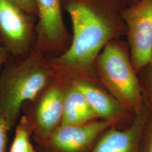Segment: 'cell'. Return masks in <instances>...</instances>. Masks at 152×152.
I'll return each instance as SVG.
<instances>
[{"mask_svg": "<svg viewBox=\"0 0 152 152\" xmlns=\"http://www.w3.org/2000/svg\"><path fill=\"white\" fill-rule=\"evenodd\" d=\"M31 136V128L26 118L22 115L17 123L16 133L11 144L10 152H28L32 144L30 140Z\"/></svg>", "mask_w": 152, "mask_h": 152, "instance_id": "cell-12", "label": "cell"}, {"mask_svg": "<svg viewBox=\"0 0 152 152\" xmlns=\"http://www.w3.org/2000/svg\"><path fill=\"white\" fill-rule=\"evenodd\" d=\"M149 102L134 114L130 125L123 129L110 127L99 136L91 152H140L142 133L151 114Z\"/></svg>", "mask_w": 152, "mask_h": 152, "instance_id": "cell-7", "label": "cell"}, {"mask_svg": "<svg viewBox=\"0 0 152 152\" xmlns=\"http://www.w3.org/2000/svg\"><path fill=\"white\" fill-rule=\"evenodd\" d=\"M7 60V50L0 46V70Z\"/></svg>", "mask_w": 152, "mask_h": 152, "instance_id": "cell-17", "label": "cell"}, {"mask_svg": "<svg viewBox=\"0 0 152 152\" xmlns=\"http://www.w3.org/2000/svg\"><path fill=\"white\" fill-rule=\"evenodd\" d=\"M66 10L73 28L69 47L49 61L55 74L68 83L82 80L101 84L96 60L109 42L126 35L125 8L116 0H67Z\"/></svg>", "mask_w": 152, "mask_h": 152, "instance_id": "cell-1", "label": "cell"}, {"mask_svg": "<svg viewBox=\"0 0 152 152\" xmlns=\"http://www.w3.org/2000/svg\"><path fill=\"white\" fill-rule=\"evenodd\" d=\"M70 83L83 93L98 119L107 121L112 127H118V124L129 113L101 85L82 80Z\"/></svg>", "mask_w": 152, "mask_h": 152, "instance_id": "cell-9", "label": "cell"}, {"mask_svg": "<svg viewBox=\"0 0 152 152\" xmlns=\"http://www.w3.org/2000/svg\"><path fill=\"white\" fill-rule=\"evenodd\" d=\"M116 1H118L123 6H124L125 7H127L137 2L139 0H116Z\"/></svg>", "mask_w": 152, "mask_h": 152, "instance_id": "cell-18", "label": "cell"}, {"mask_svg": "<svg viewBox=\"0 0 152 152\" xmlns=\"http://www.w3.org/2000/svg\"><path fill=\"white\" fill-rule=\"evenodd\" d=\"M28 152H37V151H36V149L33 147V146L31 144V146L30 147L29 150H28Z\"/></svg>", "mask_w": 152, "mask_h": 152, "instance_id": "cell-19", "label": "cell"}, {"mask_svg": "<svg viewBox=\"0 0 152 152\" xmlns=\"http://www.w3.org/2000/svg\"><path fill=\"white\" fill-rule=\"evenodd\" d=\"M122 17L131 62L138 74L152 58V0H139L125 7Z\"/></svg>", "mask_w": 152, "mask_h": 152, "instance_id": "cell-4", "label": "cell"}, {"mask_svg": "<svg viewBox=\"0 0 152 152\" xmlns=\"http://www.w3.org/2000/svg\"><path fill=\"white\" fill-rule=\"evenodd\" d=\"M140 152H152V112L144 126L140 142Z\"/></svg>", "mask_w": 152, "mask_h": 152, "instance_id": "cell-13", "label": "cell"}, {"mask_svg": "<svg viewBox=\"0 0 152 152\" xmlns=\"http://www.w3.org/2000/svg\"><path fill=\"white\" fill-rule=\"evenodd\" d=\"M14 1L27 14H35L37 12L35 0H14Z\"/></svg>", "mask_w": 152, "mask_h": 152, "instance_id": "cell-15", "label": "cell"}, {"mask_svg": "<svg viewBox=\"0 0 152 152\" xmlns=\"http://www.w3.org/2000/svg\"><path fill=\"white\" fill-rule=\"evenodd\" d=\"M8 132L9 130L5 123L0 118V152H7Z\"/></svg>", "mask_w": 152, "mask_h": 152, "instance_id": "cell-14", "label": "cell"}, {"mask_svg": "<svg viewBox=\"0 0 152 152\" xmlns=\"http://www.w3.org/2000/svg\"><path fill=\"white\" fill-rule=\"evenodd\" d=\"M147 78L146 83V87H147V93L149 97L150 102L152 104V58L151 61L147 67Z\"/></svg>", "mask_w": 152, "mask_h": 152, "instance_id": "cell-16", "label": "cell"}, {"mask_svg": "<svg viewBox=\"0 0 152 152\" xmlns=\"http://www.w3.org/2000/svg\"><path fill=\"white\" fill-rule=\"evenodd\" d=\"M0 33L9 52L20 56L29 48L32 25L27 13L14 0H0Z\"/></svg>", "mask_w": 152, "mask_h": 152, "instance_id": "cell-8", "label": "cell"}, {"mask_svg": "<svg viewBox=\"0 0 152 152\" xmlns=\"http://www.w3.org/2000/svg\"><path fill=\"white\" fill-rule=\"evenodd\" d=\"M112 127L107 121L96 120L80 125H60L46 137L35 142L37 152H91L95 142Z\"/></svg>", "mask_w": 152, "mask_h": 152, "instance_id": "cell-6", "label": "cell"}, {"mask_svg": "<svg viewBox=\"0 0 152 152\" xmlns=\"http://www.w3.org/2000/svg\"><path fill=\"white\" fill-rule=\"evenodd\" d=\"M39 15V31L46 42L59 47L66 38L61 0H35Z\"/></svg>", "mask_w": 152, "mask_h": 152, "instance_id": "cell-10", "label": "cell"}, {"mask_svg": "<svg viewBox=\"0 0 152 152\" xmlns=\"http://www.w3.org/2000/svg\"><path fill=\"white\" fill-rule=\"evenodd\" d=\"M95 67L101 84L125 110L134 115L142 109L146 98L127 41L109 42L97 56Z\"/></svg>", "mask_w": 152, "mask_h": 152, "instance_id": "cell-3", "label": "cell"}, {"mask_svg": "<svg viewBox=\"0 0 152 152\" xmlns=\"http://www.w3.org/2000/svg\"><path fill=\"white\" fill-rule=\"evenodd\" d=\"M66 83L56 77L37 97L23 104L21 112L31 128L35 142L46 137L61 124Z\"/></svg>", "mask_w": 152, "mask_h": 152, "instance_id": "cell-5", "label": "cell"}, {"mask_svg": "<svg viewBox=\"0 0 152 152\" xmlns=\"http://www.w3.org/2000/svg\"><path fill=\"white\" fill-rule=\"evenodd\" d=\"M98 120L85 96L71 83H66L63 96L61 124L80 125Z\"/></svg>", "mask_w": 152, "mask_h": 152, "instance_id": "cell-11", "label": "cell"}, {"mask_svg": "<svg viewBox=\"0 0 152 152\" xmlns=\"http://www.w3.org/2000/svg\"><path fill=\"white\" fill-rule=\"evenodd\" d=\"M56 78L49 61L37 54L4 67L0 74V118L9 131L16 125L23 104L35 99Z\"/></svg>", "mask_w": 152, "mask_h": 152, "instance_id": "cell-2", "label": "cell"}]
</instances>
